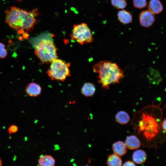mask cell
Wrapping results in <instances>:
<instances>
[{"instance_id":"obj_11","label":"cell","mask_w":166,"mask_h":166,"mask_svg":"<svg viewBox=\"0 0 166 166\" xmlns=\"http://www.w3.org/2000/svg\"><path fill=\"white\" fill-rule=\"evenodd\" d=\"M148 10L153 14H158L163 10V7L159 0H150L148 6Z\"/></svg>"},{"instance_id":"obj_8","label":"cell","mask_w":166,"mask_h":166,"mask_svg":"<svg viewBox=\"0 0 166 166\" xmlns=\"http://www.w3.org/2000/svg\"><path fill=\"white\" fill-rule=\"evenodd\" d=\"M26 94L31 97H36L39 95L42 92V88L38 84L31 82L28 84L25 89Z\"/></svg>"},{"instance_id":"obj_20","label":"cell","mask_w":166,"mask_h":166,"mask_svg":"<svg viewBox=\"0 0 166 166\" xmlns=\"http://www.w3.org/2000/svg\"><path fill=\"white\" fill-rule=\"evenodd\" d=\"M7 52L5 48L4 45L0 42V58H4L7 56Z\"/></svg>"},{"instance_id":"obj_19","label":"cell","mask_w":166,"mask_h":166,"mask_svg":"<svg viewBox=\"0 0 166 166\" xmlns=\"http://www.w3.org/2000/svg\"><path fill=\"white\" fill-rule=\"evenodd\" d=\"M133 2L134 7L139 9L144 8L147 5L146 0H133Z\"/></svg>"},{"instance_id":"obj_17","label":"cell","mask_w":166,"mask_h":166,"mask_svg":"<svg viewBox=\"0 0 166 166\" xmlns=\"http://www.w3.org/2000/svg\"><path fill=\"white\" fill-rule=\"evenodd\" d=\"M107 163L108 166H121L122 161L118 156L113 154L109 156Z\"/></svg>"},{"instance_id":"obj_12","label":"cell","mask_w":166,"mask_h":166,"mask_svg":"<svg viewBox=\"0 0 166 166\" xmlns=\"http://www.w3.org/2000/svg\"><path fill=\"white\" fill-rule=\"evenodd\" d=\"M133 161L136 163L140 164L144 163L146 160L147 154L142 150L139 149L135 151L132 156Z\"/></svg>"},{"instance_id":"obj_21","label":"cell","mask_w":166,"mask_h":166,"mask_svg":"<svg viewBox=\"0 0 166 166\" xmlns=\"http://www.w3.org/2000/svg\"><path fill=\"white\" fill-rule=\"evenodd\" d=\"M18 130V127L15 124L10 125L8 128V132L10 135L16 132Z\"/></svg>"},{"instance_id":"obj_1","label":"cell","mask_w":166,"mask_h":166,"mask_svg":"<svg viewBox=\"0 0 166 166\" xmlns=\"http://www.w3.org/2000/svg\"><path fill=\"white\" fill-rule=\"evenodd\" d=\"M144 107L135 112L130 123L133 133L139 139L142 146L146 148L154 147L166 140V131L162 126L163 109L159 104H153Z\"/></svg>"},{"instance_id":"obj_26","label":"cell","mask_w":166,"mask_h":166,"mask_svg":"<svg viewBox=\"0 0 166 166\" xmlns=\"http://www.w3.org/2000/svg\"><path fill=\"white\" fill-rule=\"evenodd\" d=\"M88 166V165H86V166Z\"/></svg>"},{"instance_id":"obj_6","label":"cell","mask_w":166,"mask_h":166,"mask_svg":"<svg viewBox=\"0 0 166 166\" xmlns=\"http://www.w3.org/2000/svg\"><path fill=\"white\" fill-rule=\"evenodd\" d=\"M70 36L72 40L81 45L90 43L93 40V34L85 23L74 25Z\"/></svg>"},{"instance_id":"obj_9","label":"cell","mask_w":166,"mask_h":166,"mask_svg":"<svg viewBox=\"0 0 166 166\" xmlns=\"http://www.w3.org/2000/svg\"><path fill=\"white\" fill-rule=\"evenodd\" d=\"M124 143L126 147L130 150L138 148L141 145L140 140L134 135H131L127 136Z\"/></svg>"},{"instance_id":"obj_5","label":"cell","mask_w":166,"mask_h":166,"mask_svg":"<svg viewBox=\"0 0 166 166\" xmlns=\"http://www.w3.org/2000/svg\"><path fill=\"white\" fill-rule=\"evenodd\" d=\"M51 63L46 72L51 80L63 81L68 77L70 76V63L56 58Z\"/></svg>"},{"instance_id":"obj_16","label":"cell","mask_w":166,"mask_h":166,"mask_svg":"<svg viewBox=\"0 0 166 166\" xmlns=\"http://www.w3.org/2000/svg\"><path fill=\"white\" fill-rule=\"evenodd\" d=\"M130 120L129 114L125 111H121L115 116V120L117 123L121 124H125L128 123Z\"/></svg>"},{"instance_id":"obj_7","label":"cell","mask_w":166,"mask_h":166,"mask_svg":"<svg viewBox=\"0 0 166 166\" xmlns=\"http://www.w3.org/2000/svg\"><path fill=\"white\" fill-rule=\"evenodd\" d=\"M139 22L140 25L145 27H149L155 21L153 14L148 10L142 11L139 15Z\"/></svg>"},{"instance_id":"obj_2","label":"cell","mask_w":166,"mask_h":166,"mask_svg":"<svg viewBox=\"0 0 166 166\" xmlns=\"http://www.w3.org/2000/svg\"><path fill=\"white\" fill-rule=\"evenodd\" d=\"M5 13L6 23L21 34L23 33L24 30L30 31L33 29L39 15L38 8L28 11L14 6L7 9Z\"/></svg>"},{"instance_id":"obj_22","label":"cell","mask_w":166,"mask_h":166,"mask_svg":"<svg viewBox=\"0 0 166 166\" xmlns=\"http://www.w3.org/2000/svg\"><path fill=\"white\" fill-rule=\"evenodd\" d=\"M123 166H136V165L132 162L128 161L124 164Z\"/></svg>"},{"instance_id":"obj_25","label":"cell","mask_w":166,"mask_h":166,"mask_svg":"<svg viewBox=\"0 0 166 166\" xmlns=\"http://www.w3.org/2000/svg\"><path fill=\"white\" fill-rule=\"evenodd\" d=\"M18 0V1H22V0Z\"/></svg>"},{"instance_id":"obj_10","label":"cell","mask_w":166,"mask_h":166,"mask_svg":"<svg viewBox=\"0 0 166 166\" xmlns=\"http://www.w3.org/2000/svg\"><path fill=\"white\" fill-rule=\"evenodd\" d=\"M112 149L114 154L118 156H122L126 154L127 152L125 143L121 141H118L114 143Z\"/></svg>"},{"instance_id":"obj_18","label":"cell","mask_w":166,"mask_h":166,"mask_svg":"<svg viewBox=\"0 0 166 166\" xmlns=\"http://www.w3.org/2000/svg\"><path fill=\"white\" fill-rule=\"evenodd\" d=\"M112 5L118 9L124 8L127 5L126 0H111Z\"/></svg>"},{"instance_id":"obj_23","label":"cell","mask_w":166,"mask_h":166,"mask_svg":"<svg viewBox=\"0 0 166 166\" xmlns=\"http://www.w3.org/2000/svg\"><path fill=\"white\" fill-rule=\"evenodd\" d=\"M166 119L165 117L163 118L162 123V127L164 130L165 131H166Z\"/></svg>"},{"instance_id":"obj_24","label":"cell","mask_w":166,"mask_h":166,"mask_svg":"<svg viewBox=\"0 0 166 166\" xmlns=\"http://www.w3.org/2000/svg\"><path fill=\"white\" fill-rule=\"evenodd\" d=\"M2 166V161L1 159L0 158V166Z\"/></svg>"},{"instance_id":"obj_14","label":"cell","mask_w":166,"mask_h":166,"mask_svg":"<svg viewBox=\"0 0 166 166\" xmlns=\"http://www.w3.org/2000/svg\"><path fill=\"white\" fill-rule=\"evenodd\" d=\"M81 91V93L84 96L87 97H91L95 93V87L92 83H86L83 85Z\"/></svg>"},{"instance_id":"obj_13","label":"cell","mask_w":166,"mask_h":166,"mask_svg":"<svg viewBox=\"0 0 166 166\" xmlns=\"http://www.w3.org/2000/svg\"><path fill=\"white\" fill-rule=\"evenodd\" d=\"M117 17L119 21L124 24L130 23L132 20V17L131 14L124 10L119 11L117 13Z\"/></svg>"},{"instance_id":"obj_15","label":"cell","mask_w":166,"mask_h":166,"mask_svg":"<svg viewBox=\"0 0 166 166\" xmlns=\"http://www.w3.org/2000/svg\"><path fill=\"white\" fill-rule=\"evenodd\" d=\"M38 163L40 166H54L55 160L51 156L42 155L38 160Z\"/></svg>"},{"instance_id":"obj_4","label":"cell","mask_w":166,"mask_h":166,"mask_svg":"<svg viewBox=\"0 0 166 166\" xmlns=\"http://www.w3.org/2000/svg\"><path fill=\"white\" fill-rule=\"evenodd\" d=\"M34 45L35 55L43 63H51L57 58V48L51 40L42 39Z\"/></svg>"},{"instance_id":"obj_3","label":"cell","mask_w":166,"mask_h":166,"mask_svg":"<svg viewBox=\"0 0 166 166\" xmlns=\"http://www.w3.org/2000/svg\"><path fill=\"white\" fill-rule=\"evenodd\" d=\"M93 70L98 74V83L107 90L111 84L119 83L124 76L123 70L116 63L107 61H101L95 64Z\"/></svg>"}]
</instances>
